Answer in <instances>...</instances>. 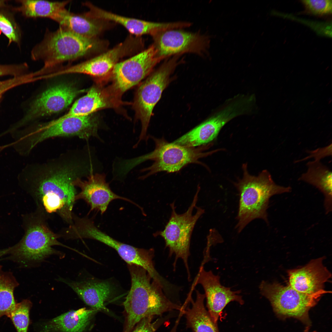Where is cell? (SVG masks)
I'll use <instances>...</instances> for the list:
<instances>
[{
    "label": "cell",
    "instance_id": "31",
    "mask_svg": "<svg viewBox=\"0 0 332 332\" xmlns=\"http://www.w3.org/2000/svg\"><path fill=\"white\" fill-rule=\"evenodd\" d=\"M30 83L28 74H24L4 81H0V101L3 95L8 90L17 86Z\"/></svg>",
    "mask_w": 332,
    "mask_h": 332
},
{
    "label": "cell",
    "instance_id": "6",
    "mask_svg": "<svg viewBox=\"0 0 332 332\" xmlns=\"http://www.w3.org/2000/svg\"><path fill=\"white\" fill-rule=\"evenodd\" d=\"M98 44L95 38L80 36L61 26L54 31L47 30L31 52L32 59L42 61L44 65L35 75L45 74L63 63L83 57L96 49Z\"/></svg>",
    "mask_w": 332,
    "mask_h": 332
},
{
    "label": "cell",
    "instance_id": "13",
    "mask_svg": "<svg viewBox=\"0 0 332 332\" xmlns=\"http://www.w3.org/2000/svg\"><path fill=\"white\" fill-rule=\"evenodd\" d=\"M245 101L235 97L214 115L173 143L189 148L206 145L214 140L223 126L235 117L248 112Z\"/></svg>",
    "mask_w": 332,
    "mask_h": 332
},
{
    "label": "cell",
    "instance_id": "30",
    "mask_svg": "<svg viewBox=\"0 0 332 332\" xmlns=\"http://www.w3.org/2000/svg\"><path fill=\"white\" fill-rule=\"evenodd\" d=\"M302 2L307 10L313 14L323 15L331 13V0H304Z\"/></svg>",
    "mask_w": 332,
    "mask_h": 332
},
{
    "label": "cell",
    "instance_id": "35",
    "mask_svg": "<svg viewBox=\"0 0 332 332\" xmlns=\"http://www.w3.org/2000/svg\"><path fill=\"white\" fill-rule=\"evenodd\" d=\"M309 155L299 161L313 158L314 160L320 161V160L326 156L332 155V144L325 147L318 148L314 150L309 151ZM299 162V161H298Z\"/></svg>",
    "mask_w": 332,
    "mask_h": 332
},
{
    "label": "cell",
    "instance_id": "3",
    "mask_svg": "<svg viewBox=\"0 0 332 332\" xmlns=\"http://www.w3.org/2000/svg\"><path fill=\"white\" fill-rule=\"evenodd\" d=\"M98 118L94 113L79 116H62L45 122H37L18 130L14 136L15 147L22 155H28L43 142L57 137H76L87 140L95 137L101 140L98 134Z\"/></svg>",
    "mask_w": 332,
    "mask_h": 332
},
{
    "label": "cell",
    "instance_id": "1",
    "mask_svg": "<svg viewBox=\"0 0 332 332\" xmlns=\"http://www.w3.org/2000/svg\"><path fill=\"white\" fill-rule=\"evenodd\" d=\"M92 165L85 149L77 148L44 162L27 165L20 174V181L37 207L48 214H57L69 225L77 194L74 183L89 176Z\"/></svg>",
    "mask_w": 332,
    "mask_h": 332
},
{
    "label": "cell",
    "instance_id": "36",
    "mask_svg": "<svg viewBox=\"0 0 332 332\" xmlns=\"http://www.w3.org/2000/svg\"><path fill=\"white\" fill-rule=\"evenodd\" d=\"M6 249L0 250V257L3 255H6Z\"/></svg>",
    "mask_w": 332,
    "mask_h": 332
},
{
    "label": "cell",
    "instance_id": "19",
    "mask_svg": "<svg viewBox=\"0 0 332 332\" xmlns=\"http://www.w3.org/2000/svg\"><path fill=\"white\" fill-rule=\"evenodd\" d=\"M323 258L311 260L305 266L288 271L289 285L302 293L311 294L324 289L331 274L323 265Z\"/></svg>",
    "mask_w": 332,
    "mask_h": 332
},
{
    "label": "cell",
    "instance_id": "14",
    "mask_svg": "<svg viewBox=\"0 0 332 332\" xmlns=\"http://www.w3.org/2000/svg\"><path fill=\"white\" fill-rule=\"evenodd\" d=\"M156 53L152 44L146 49L115 65L110 73L112 82L109 86L117 96L121 98L125 91L152 73L154 67L162 60L156 57Z\"/></svg>",
    "mask_w": 332,
    "mask_h": 332
},
{
    "label": "cell",
    "instance_id": "7",
    "mask_svg": "<svg viewBox=\"0 0 332 332\" xmlns=\"http://www.w3.org/2000/svg\"><path fill=\"white\" fill-rule=\"evenodd\" d=\"M200 189L198 187L191 205L183 213L176 212L174 202L171 204L172 211L169 220L163 230L157 231L154 234L155 237L160 236L164 239L165 247L169 249V256L175 255L174 270L178 259H182L189 281L191 275L188 259L190 255L191 236L197 221L204 212V209L196 206Z\"/></svg>",
    "mask_w": 332,
    "mask_h": 332
},
{
    "label": "cell",
    "instance_id": "29",
    "mask_svg": "<svg viewBox=\"0 0 332 332\" xmlns=\"http://www.w3.org/2000/svg\"><path fill=\"white\" fill-rule=\"evenodd\" d=\"M32 303L28 299L17 303L9 318L17 332H27L30 323L29 313Z\"/></svg>",
    "mask_w": 332,
    "mask_h": 332
},
{
    "label": "cell",
    "instance_id": "9",
    "mask_svg": "<svg viewBox=\"0 0 332 332\" xmlns=\"http://www.w3.org/2000/svg\"><path fill=\"white\" fill-rule=\"evenodd\" d=\"M180 57L174 56L165 61L140 84L137 89L133 107L136 118L141 122V130L136 146L141 140L147 139V132L153 109L170 83L171 75L182 62Z\"/></svg>",
    "mask_w": 332,
    "mask_h": 332
},
{
    "label": "cell",
    "instance_id": "12",
    "mask_svg": "<svg viewBox=\"0 0 332 332\" xmlns=\"http://www.w3.org/2000/svg\"><path fill=\"white\" fill-rule=\"evenodd\" d=\"M261 294L270 302L278 314L297 318L307 315L323 295L330 292L324 289L309 294L300 292L289 285L262 281L259 286Z\"/></svg>",
    "mask_w": 332,
    "mask_h": 332
},
{
    "label": "cell",
    "instance_id": "24",
    "mask_svg": "<svg viewBox=\"0 0 332 332\" xmlns=\"http://www.w3.org/2000/svg\"><path fill=\"white\" fill-rule=\"evenodd\" d=\"M101 20L91 16L87 12L75 14L66 10L57 22L60 26L77 35L88 38H95L103 29Z\"/></svg>",
    "mask_w": 332,
    "mask_h": 332
},
{
    "label": "cell",
    "instance_id": "28",
    "mask_svg": "<svg viewBox=\"0 0 332 332\" xmlns=\"http://www.w3.org/2000/svg\"><path fill=\"white\" fill-rule=\"evenodd\" d=\"M18 285L12 274L3 271L0 266V318L9 317L14 309L17 303L14 291Z\"/></svg>",
    "mask_w": 332,
    "mask_h": 332
},
{
    "label": "cell",
    "instance_id": "18",
    "mask_svg": "<svg viewBox=\"0 0 332 332\" xmlns=\"http://www.w3.org/2000/svg\"><path fill=\"white\" fill-rule=\"evenodd\" d=\"M123 104L121 99L115 94L109 86L105 87L98 82L89 89L85 95L77 100L64 116L88 115L102 109L118 108Z\"/></svg>",
    "mask_w": 332,
    "mask_h": 332
},
{
    "label": "cell",
    "instance_id": "21",
    "mask_svg": "<svg viewBox=\"0 0 332 332\" xmlns=\"http://www.w3.org/2000/svg\"><path fill=\"white\" fill-rule=\"evenodd\" d=\"M58 280L67 284L87 305L97 311L109 312L105 302L112 295L113 286L105 281L88 279L80 281Z\"/></svg>",
    "mask_w": 332,
    "mask_h": 332
},
{
    "label": "cell",
    "instance_id": "17",
    "mask_svg": "<svg viewBox=\"0 0 332 332\" xmlns=\"http://www.w3.org/2000/svg\"><path fill=\"white\" fill-rule=\"evenodd\" d=\"M86 178L84 180L77 179L74 181V184L80 189L76 196V201L80 199L85 201L90 207V212L94 211L103 214L106 211L109 204L118 199L130 202L141 208L130 200L117 195L113 192L106 181L104 174L92 173Z\"/></svg>",
    "mask_w": 332,
    "mask_h": 332
},
{
    "label": "cell",
    "instance_id": "25",
    "mask_svg": "<svg viewBox=\"0 0 332 332\" xmlns=\"http://www.w3.org/2000/svg\"><path fill=\"white\" fill-rule=\"evenodd\" d=\"M306 165L307 170L299 180L314 186L323 193L325 208L328 213L332 210L331 171L320 161H309Z\"/></svg>",
    "mask_w": 332,
    "mask_h": 332
},
{
    "label": "cell",
    "instance_id": "33",
    "mask_svg": "<svg viewBox=\"0 0 332 332\" xmlns=\"http://www.w3.org/2000/svg\"><path fill=\"white\" fill-rule=\"evenodd\" d=\"M153 316L143 318L136 324L131 332H155L160 325V320L152 322Z\"/></svg>",
    "mask_w": 332,
    "mask_h": 332
},
{
    "label": "cell",
    "instance_id": "5",
    "mask_svg": "<svg viewBox=\"0 0 332 332\" xmlns=\"http://www.w3.org/2000/svg\"><path fill=\"white\" fill-rule=\"evenodd\" d=\"M247 167V164L243 165V177L234 184L239 195L236 226L239 232L255 219H262L268 223L267 210L271 197L291 190L290 187L276 184L267 170H263L255 176L249 173Z\"/></svg>",
    "mask_w": 332,
    "mask_h": 332
},
{
    "label": "cell",
    "instance_id": "38",
    "mask_svg": "<svg viewBox=\"0 0 332 332\" xmlns=\"http://www.w3.org/2000/svg\"><path fill=\"white\" fill-rule=\"evenodd\" d=\"M5 1L0 0V6L4 5Z\"/></svg>",
    "mask_w": 332,
    "mask_h": 332
},
{
    "label": "cell",
    "instance_id": "4",
    "mask_svg": "<svg viewBox=\"0 0 332 332\" xmlns=\"http://www.w3.org/2000/svg\"><path fill=\"white\" fill-rule=\"evenodd\" d=\"M48 215L42 208L37 207L34 211L24 216L23 236L18 243L7 248L6 254H10V258L27 267L40 263L51 255H61L53 247L55 245L79 252L58 241L59 234L52 231L48 224Z\"/></svg>",
    "mask_w": 332,
    "mask_h": 332
},
{
    "label": "cell",
    "instance_id": "27",
    "mask_svg": "<svg viewBox=\"0 0 332 332\" xmlns=\"http://www.w3.org/2000/svg\"><path fill=\"white\" fill-rule=\"evenodd\" d=\"M70 1L21 0L20 8L23 14L27 17L46 18L56 22Z\"/></svg>",
    "mask_w": 332,
    "mask_h": 332
},
{
    "label": "cell",
    "instance_id": "39",
    "mask_svg": "<svg viewBox=\"0 0 332 332\" xmlns=\"http://www.w3.org/2000/svg\"><path fill=\"white\" fill-rule=\"evenodd\" d=\"M305 332H308V330H307H307H306L305 331Z\"/></svg>",
    "mask_w": 332,
    "mask_h": 332
},
{
    "label": "cell",
    "instance_id": "23",
    "mask_svg": "<svg viewBox=\"0 0 332 332\" xmlns=\"http://www.w3.org/2000/svg\"><path fill=\"white\" fill-rule=\"evenodd\" d=\"M97 311L85 307L71 310L45 323L40 332H84Z\"/></svg>",
    "mask_w": 332,
    "mask_h": 332
},
{
    "label": "cell",
    "instance_id": "2",
    "mask_svg": "<svg viewBox=\"0 0 332 332\" xmlns=\"http://www.w3.org/2000/svg\"><path fill=\"white\" fill-rule=\"evenodd\" d=\"M131 279L130 290L123 302L126 314L123 332H131L144 318L160 315L184 308L171 301L162 287L143 268L128 265Z\"/></svg>",
    "mask_w": 332,
    "mask_h": 332
},
{
    "label": "cell",
    "instance_id": "32",
    "mask_svg": "<svg viewBox=\"0 0 332 332\" xmlns=\"http://www.w3.org/2000/svg\"><path fill=\"white\" fill-rule=\"evenodd\" d=\"M0 30L8 38L9 43L17 42L18 38L10 20L3 14L0 13Z\"/></svg>",
    "mask_w": 332,
    "mask_h": 332
},
{
    "label": "cell",
    "instance_id": "11",
    "mask_svg": "<svg viewBox=\"0 0 332 332\" xmlns=\"http://www.w3.org/2000/svg\"><path fill=\"white\" fill-rule=\"evenodd\" d=\"M74 233L77 239H93L111 247L128 265H136L143 268L157 282L162 280L163 277L155 267L153 260L154 256L153 249L137 248L120 242L99 229L93 220L88 217H83L77 221Z\"/></svg>",
    "mask_w": 332,
    "mask_h": 332
},
{
    "label": "cell",
    "instance_id": "37",
    "mask_svg": "<svg viewBox=\"0 0 332 332\" xmlns=\"http://www.w3.org/2000/svg\"><path fill=\"white\" fill-rule=\"evenodd\" d=\"M8 145H5L4 146H0V150L2 149L8 147Z\"/></svg>",
    "mask_w": 332,
    "mask_h": 332
},
{
    "label": "cell",
    "instance_id": "26",
    "mask_svg": "<svg viewBox=\"0 0 332 332\" xmlns=\"http://www.w3.org/2000/svg\"><path fill=\"white\" fill-rule=\"evenodd\" d=\"M196 298L194 301L192 297L189 300L192 307L184 309L183 313L185 315L188 327L194 332H219L217 324L213 321L205 307L204 294L196 290Z\"/></svg>",
    "mask_w": 332,
    "mask_h": 332
},
{
    "label": "cell",
    "instance_id": "20",
    "mask_svg": "<svg viewBox=\"0 0 332 332\" xmlns=\"http://www.w3.org/2000/svg\"><path fill=\"white\" fill-rule=\"evenodd\" d=\"M136 39H128L112 49L97 56L75 65L76 74H83L97 77L110 74L120 58L132 52L135 48Z\"/></svg>",
    "mask_w": 332,
    "mask_h": 332
},
{
    "label": "cell",
    "instance_id": "8",
    "mask_svg": "<svg viewBox=\"0 0 332 332\" xmlns=\"http://www.w3.org/2000/svg\"><path fill=\"white\" fill-rule=\"evenodd\" d=\"M155 143V148L151 152L138 157L127 160L123 168L127 172L137 165L147 160L154 162L150 167L143 169L142 172L148 171L145 175L140 177L144 179L156 173L161 171L174 172L180 170L185 165L197 162L200 158L214 152L207 153L202 152L207 147L195 149L169 143L164 139L152 137Z\"/></svg>",
    "mask_w": 332,
    "mask_h": 332
},
{
    "label": "cell",
    "instance_id": "15",
    "mask_svg": "<svg viewBox=\"0 0 332 332\" xmlns=\"http://www.w3.org/2000/svg\"><path fill=\"white\" fill-rule=\"evenodd\" d=\"M180 30H167L152 35L158 58L162 60L188 53L201 56L206 54L210 43L209 36Z\"/></svg>",
    "mask_w": 332,
    "mask_h": 332
},
{
    "label": "cell",
    "instance_id": "10",
    "mask_svg": "<svg viewBox=\"0 0 332 332\" xmlns=\"http://www.w3.org/2000/svg\"><path fill=\"white\" fill-rule=\"evenodd\" d=\"M85 90L73 82L61 81L48 86L30 102L23 118L12 126L14 130L59 113L69 106L75 98Z\"/></svg>",
    "mask_w": 332,
    "mask_h": 332
},
{
    "label": "cell",
    "instance_id": "22",
    "mask_svg": "<svg viewBox=\"0 0 332 332\" xmlns=\"http://www.w3.org/2000/svg\"><path fill=\"white\" fill-rule=\"evenodd\" d=\"M83 5L89 8L87 13L91 16L119 23L131 33L138 36L145 34L152 35L158 31L173 29L175 26L173 22H154L122 16L102 9L89 2H83Z\"/></svg>",
    "mask_w": 332,
    "mask_h": 332
},
{
    "label": "cell",
    "instance_id": "34",
    "mask_svg": "<svg viewBox=\"0 0 332 332\" xmlns=\"http://www.w3.org/2000/svg\"><path fill=\"white\" fill-rule=\"evenodd\" d=\"M25 64L20 65H0V77L6 75L12 76L14 77L24 74L23 73L27 68Z\"/></svg>",
    "mask_w": 332,
    "mask_h": 332
},
{
    "label": "cell",
    "instance_id": "16",
    "mask_svg": "<svg viewBox=\"0 0 332 332\" xmlns=\"http://www.w3.org/2000/svg\"><path fill=\"white\" fill-rule=\"evenodd\" d=\"M198 284L204 289L208 311L215 323L217 324L223 309L231 302L235 301L241 305L244 304L242 296L239 295L240 290L233 291L230 288L222 285L219 276L211 271H206L203 265L200 268L189 294H192L194 287Z\"/></svg>",
    "mask_w": 332,
    "mask_h": 332
}]
</instances>
